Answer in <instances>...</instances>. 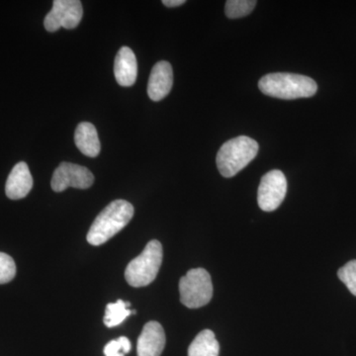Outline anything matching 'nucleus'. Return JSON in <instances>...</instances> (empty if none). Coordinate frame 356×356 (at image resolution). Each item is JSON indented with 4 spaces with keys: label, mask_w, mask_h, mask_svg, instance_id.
<instances>
[{
    "label": "nucleus",
    "mask_w": 356,
    "mask_h": 356,
    "mask_svg": "<svg viewBox=\"0 0 356 356\" xmlns=\"http://www.w3.org/2000/svg\"><path fill=\"white\" fill-rule=\"evenodd\" d=\"M134 207L126 200H115L99 213L89 229L88 242L102 245L122 231L132 220Z\"/></svg>",
    "instance_id": "1"
},
{
    "label": "nucleus",
    "mask_w": 356,
    "mask_h": 356,
    "mask_svg": "<svg viewBox=\"0 0 356 356\" xmlns=\"http://www.w3.org/2000/svg\"><path fill=\"white\" fill-rule=\"evenodd\" d=\"M259 88L264 95L286 100L312 97L318 90L311 77L288 72L266 74L259 81Z\"/></svg>",
    "instance_id": "2"
},
{
    "label": "nucleus",
    "mask_w": 356,
    "mask_h": 356,
    "mask_svg": "<svg viewBox=\"0 0 356 356\" xmlns=\"http://www.w3.org/2000/svg\"><path fill=\"white\" fill-rule=\"evenodd\" d=\"M259 153L257 140L245 136L234 138L225 143L217 154L218 170L224 177H235Z\"/></svg>",
    "instance_id": "3"
},
{
    "label": "nucleus",
    "mask_w": 356,
    "mask_h": 356,
    "mask_svg": "<svg viewBox=\"0 0 356 356\" xmlns=\"http://www.w3.org/2000/svg\"><path fill=\"white\" fill-rule=\"evenodd\" d=\"M163 245L159 241H151L139 257L128 264L125 278L133 287L151 284L158 275L163 262Z\"/></svg>",
    "instance_id": "4"
},
{
    "label": "nucleus",
    "mask_w": 356,
    "mask_h": 356,
    "mask_svg": "<svg viewBox=\"0 0 356 356\" xmlns=\"http://www.w3.org/2000/svg\"><path fill=\"white\" fill-rule=\"evenodd\" d=\"M180 302L189 309L207 305L213 296L212 280L204 268H194L179 281Z\"/></svg>",
    "instance_id": "5"
},
{
    "label": "nucleus",
    "mask_w": 356,
    "mask_h": 356,
    "mask_svg": "<svg viewBox=\"0 0 356 356\" xmlns=\"http://www.w3.org/2000/svg\"><path fill=\"white\" fill-rule=\"evenodd\" d=\"M83 4L79 0H56L47 14L44 26L47 31L56 32L60 28L74 29L83 19Z\"/></svg>",
    "instance_id": "6"
},
{
    "label": "nucleus",
    "mask_w": 356,
    "mask_h": 356,
    "mask_svg": "<svg viewBox=\"0 0 356 356\" xmlns=\"http://www.w3.org/2000/svg\"><path fill=\"white\" fill-rule=\"evenodd\" d=\"M287 192V180L281 170H274L262 177L259 191L257 203L264 212H273L277 209L284 200Z\"/></svg>",
    "instance_id": "7"
},
{
    "label": "nucleus",
    "mask_w": 356,
    "mask_h": 356,
    "mask_svg": "<svg viewBox=\"0 0 356 356\" xmlns=\"http://www.w3.org/2000/svg\"><path fill=\"white\" fill-rule=\"evenodd\" d=\"M95 182V177L88 168L70 163H62L56 168L51 177V189L63 192L69 187L88 189Z\"/></svg>",
    "instance_id": "8"
},
{
    "label": "nucleus",
    "mask_w": 356,
    "mask_h": 356,
    "mask_svg": "<svg viewBox=\"0 0 356 356\" xmlns=\"http://www.w3.org/2000/svg\"><path fill=\"white\" fill-rule=\"evenodd\" d=\"M173 72L172 65L165 60L156 63L152 70L147 83V95L153 102H161L172 90Z\"/></svg>",
    "instance_id": "9"
},
{
    "label": "nucleus",
    "mask_w": 356,
    "mask_h": 356,
    "mask_svg": "<svg viewBox=\"0 0 356 356\" xmlns=\"http://www.w3.org/2000/svg\"><path fill=\"white\" fill-rule=\"evenodd\" d=\"M165 346V334L158 322L147 323L138 339V356H161Z\"/></svg>",
    "instance_id": "10"
},
{
    "label": "nucleus",
    "mask_w": 356,
    "mask_h": 356,
    "mask_svg": "<svg viewBox=\"0 0 356 356\" xmlns=\"http://www.w3.org/2000/svg\"><path fill=\"white\" fill-rule=\"evenodd\" d=\"M33 178L27 163H18L11 170L7 178L6 193L7 197L13 200H19L26 197L31 191Z\"/></svg>",
    "instance_id": "11"
},
{
    "label": "nucleus",
    "mask_w": 356,
    "mask_h": 356,
    "mask_svg": "<svg viewBox=\"0 0 356 356\" xmlns=\"http://www.w3.org/2000/svg\"><path fill=\"white\" fill-rule=\"evenodd\" d=\"M114 74L121 86H132L138 76V63L135 54L129 47H122L115 58Z\"/></svg>",
    "instance_id": "12"
},
{
    "label": "nucleus",
    "mask_w": 356,
    "mask_h": 356,
    "mask_svg": "<svg viewBox=\"0 0 356 356\" xmlns=\"http://www.w3.org/2000/svg\"><path fill=\"white\" fill-rule=\"evenodd\" d=\"M74 143L77 149L89 158H95L100 153L102 145L95 125L89 122H83L76 127Z\"/></svg>",
    "instance_id": "13"
},
{
    "label": "nucleus",
    "mask_w": 356,
    "mask_h": 356,
    "mask_svg": "<svg viewBox=\"0 0 356 356\" xmlns=\"http://www.w3.org/2000/svg\"><path fill=\"white\" fill-rule=\"evenodd\" d=\"M219 353L220 344L210 330L199 332L188 348V356H219Z\"/></svg>",
    "instance_id": "14"
},
{
    "label": "nucleus",
    "mask_w": 356,
    "mask_h": 356,
    "mask_svg": "<svg viewBox=\"0 0 356 356\" xmlns=\"http://www.w3.org/2000/svg\"><path fill=\"white\" fill-rule=\"evenodd\" d=\"M131 304L129 302L118 300L115 303H110L106 307L104 316V324L107 327H114L122 324L129 316L135 315L136 311L129 310Z\"/></svg>",
    "instance_id": "15"
},
{
    "label": "nucleus",
    "mask_w": 356,
    "mask_h": 356,
    "mask_svg": "<svg viewBox=\"0 0 356 356\" xmlns=\"http://www.w3.org/2000/svg\"><path fill=\"white\" fill-rule=\"evenodd\" d=\"M257 6L254 0H228L225 6V13L231 19L245 17L248 15Z\"/></svg>",
    "instance_id": "16"
},
{
    "label": "nucleus",
    "mask_w": 356,
    "mask_h": 356,
    "mask_svg": "<svg viewBox=\"0 0 356 356\" xmlns=\"http://www.w3.org/2000/svg\"><path fill=\"white\" fill-rule=\"evenodd\" d=\"M337 276L351 294L356 296V259L348 261L337 271Z\"/></svg>",
    "instance_id": "17"
},
{
    "label": "nucleus",
    "mask_w": 356,
    "mask_h": 356,
    "mask_svg": "<svg viewBox=\"0 0 356 356\" xmlns=\"http://www.w3.org/2000/svg\"><path fill=\"white\" fill-rule=\"evenodd\" d=\"M16 275V264L10 255L0 252V284L10 282Z\"/></svg>",
    "instance_id": "18"
},
{
    "label": "nucleus",
    "mask_w": 356,
    "mask_h": 356,
    "mask_svg": "<svg viewBox=\"0 0 356 356\" xmlns=\"http://www.w3.org/2000/svg\"><path fill=\"white\" fill-rule=\"evenodd\" d=\"M131 350L130 341L126 337H120L106 344L105 356H124Z\"/></svg>",
    "instance_id": "19"
},
{
    "label": "nucleus",
    "mask_w": 356,
    "mask_h": 356,
    "mask_svg": "<svg viewBox=\"0 0 356 356\" xmlns=\"http://www.w3.org/2000/svg\"><path fill=\"white\" fill-rule=\"evenodd\" d=\"M185 3V0H163V4L166 7H178L181 6L182 4Z\"/></svg>",
    "instance_id": "20"
}]
</instances>
